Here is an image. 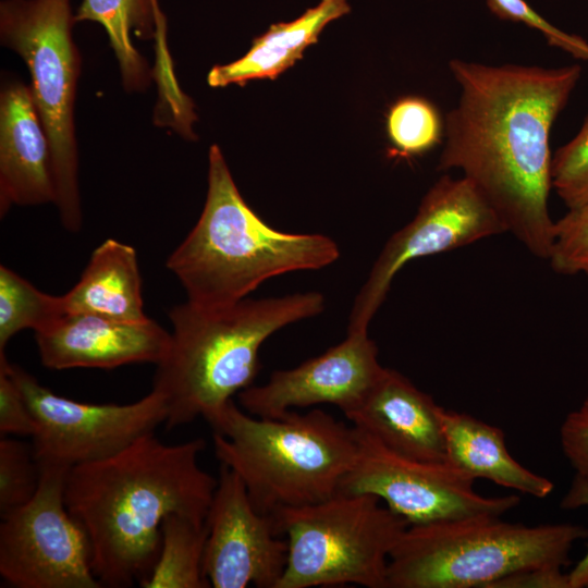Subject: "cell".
Returning <instances> with one entry per match:
<instances>
[{
  "mask_svg": "<svg viewBox=\"0 0 588 588\" xmlns=\"http://www.w3.org/2000/svg\"><path fill=\"white\" fill-rule=\"evenodd\" d=\"M449 68L460 97L445 117L438 170H461L507 232L530 254L548 259L554 225L549 212L550 134L581 68L491 65L461 59H452Z\"/></svg>",
  "mask_w": 588,
  "mask_h": 588,
  "instance_id": "6da1fadb",
  "label": "cell"
},
{
  "mask_svg": "<svg viewBox=\"0 0 588 588\" xmlns=\"http://www.w3.org/2000/svg\"><path fill=\"white\" fill-rule=\"evenodd\" d=\"M205 448L200 438L169 444L151 432L69 469L65 505L87 534L101 586L128 587L150 574L168 515L206 522L218 479L199 465Z\"/></svg>",
  "mask_w": 588,
  "mask_h": 588,
  "instance_id": "7a4b0ae2",
  "label": "cell"
},
{
  "mask_svg": "<svg viewBox=\"0 0 588 588\" xmlns=\"http://www.w3.org/2000/svg\"><path fill=\"white\" fill-rule=\"evenodd\" d=\"M203 211L167 259L188 303L221 308L273 277L317 270L338 260L336 243L318 233H287L266 223L244 200L217 145L208 154Z\"/></svg>",
  "mask_w": 588,
  "mask_h": 588,
  "instance_id": "3957f363",
  "label": "cell"
},
{
  "mask_svg": "<svg viewBox=\"0 0 588 588\" xmlns=\"http://www.w3.org/2000/svg\"><path fill=\"white\" fill-rule=\"evenodd\" d=\"M319 292L244 298L221 308L174 306L170 345L156 365L152 389L166 396V427L207 418L252 385L262 343L284 327L319 315Z\"/></svg>",
  "mask_w": 588,
  "mask_h": 588,
  "instance_id": "277c9868",
  "label": "cell"
},
{
  "mask_svg": "<svg viewBox=\"0 0 588 588\" xmlns=\"http://www.w3.org/2000/svg\"><path fill=\"white\" fill-rule=\"evenodd\" d=\"M206 420L217 458L266 515L335 495L357 456L354 427L321 409L262 418L230 400Z\"/></svg>",
  "mask_w": 588,
  "mask_h": 588,
  "instance_id": "5b68a950",
  "label": "cell"
},
{
  "mask_svg": "<svg viewBox=\"0 0 588 588\" xmlns=\"http://www.w3.org/2000/svg\"><path fill=\"white\" fill-rule=\"evenodd\" d=\"M586 538L580 525L527 526L498 515L408 525L391 552L387 588H491L525 568H563Z\"/></svg>",
  "mask_w": 588,
  "mask_h": 588,
  "instance_id": "8992f818",
  "label": "cell"
},
{
  "mask_svg": "<svg viewBox=\"0 0 588 588\" xmlns=\"http://www.w3.org/2000/svg\"><path fill=\"white\" fill-rule=\"evenodd\" d=\"M71 0H2L0 42L25 63L33 101L47 132L62 225H83L75 102L82 59L73 37Z\"/></svg>",
  "mask_w": 588,
  "mask_h": 588,
  "instance_id": "52a82bcc",
  "label": "cell"
},
{
  "mask_svg": "<svg viewBox=\"0 0 588 588\" xmlns=\"http://www.w3.org/2000/svg\"><path fill=\"white\" fill-rule=\"evenodd\" d=\"M287 561L277 588H387L391 552L408 524L366 493H336L274 515Z\"/></svg>",
  "mask_w": 588,
  "mask_h": 588,
  "instance_id": "ba28073f",
  "label": "cell"
},
{
  "mask_svg": "<svg viewBox=\"0 0 588 588\" xmlns=\"http://www.w3.org/2000/svg\"><path fill=\"white\" fill-rule=\"evenodd\" d=\"M39 466V465H38ZM34 497L0 524V575L17 588H99L86 531L69 512V468L41 465Z\"/></svg>",
  "mask_w": 588,
  "mask_h": 588,
  "instance_id": "9c48e42d",
  "label": "cell"
},
{
  "mask_svg": "<svg viewBox=\"0 0 588 588\" xmlns=\"http://www.w3.org/2000/svg\"><path fill=\"white\" fill-rule=\"evenodd\" d=\"M8 368L36 422L32 448L39 466L70 469L110 457L168 417L166 396L154 389L130 404H90L56 394L17 365Z\"/></svg>",
  "mask_w": 588,
  "mask_h": 588,
  "instance_id": "30bf717a",
  "label": "cell"
},
{
  "mask_svg": "<svg viewBox=\"0 0 588 588\" xmlns=\"http://www.w3.org/2000/svg\"><path fill=\"white\" fill-rule=\"evenodd\" d=\"M507 233L500 216L468 179L442 175L406 225L385 243L354 298L347 332L368 331L395 274L409 261Z\"/></svg>",
  "mask_w": 588,
  "mask_h": 588,
  "instance_id": "8fae6325",
  "label": "cell"
},
{
  "mask_svg": "<svg viewBox=\"0 0 588 588\" xmlns=\"http://www.w3.org/2000/svg\"><path fill=\"white\" fill-rule=\"evenodd\" d=\"M354 429L357 456L339 493L375 495L408 525L474 515L502 516L520 502L515 494H479L474 489L475 480L446 462L403 456L368 433Z\"/></svg>",
  "mask_w": 588,
  "mask_h": 588,
  "instance_id": "7c38bea8",
  "label": "cell"
},
{
  "mask_svg": "<svg viewBox=\"0 0 588 588\" xmlns=\"http://www.w3.org/2000/svg\"><path fill=\"white\" fill-rule=\"evenodd\" d=\"M204 574L210 587L277 588L287 561V541L275 519L253 504L241 478L221 465L206 518Z\"/></svg>",
  "mask_w": 588,
  "mask_h": 588,
  "instance_id": "4fadbf2b",
  "label": "cell"
},
{
  "mask_svg": "<svg viewBox=\"0 0 588 588\" xmlns=\"http://www.w3.org/2000/svg\"><path fill=\"white\" fill-rule=\"evenodd\" d=\"M384 368L368 331L347 332L323 354L273 371L265 384L244 389L238 401L248 414L262 418L316 404H332L347 416L367 397Z\"/></svg>",
  "mask_w": 588,
  "mask_h": 588,
  "instance_id": "5bb4252c",
  "label": "cell"
},
{
  "mask_svg": "<svg viewBox=\"0 0 588 588\" xmlns=\"http://www.w3.org/2000/svg\"><path fill=\"white\" fill-rule=\"evenodd\" d=\"M35 338L47 368L112 369L138 363L158 365L168 352L171 334L150 318L126 322L65 314Z\"/></svg>",
  "mask_w": 588,
  "mask_h": 588,
  "instance_id": "9a60e30c",
  "label": "cell"
},
{
  "mask_svg": "<svg viewBox=\"0 0 588 588\" xmlns=\"http://www.w3.org/2000/svg\"><path fill=\"white\" fill-rule=\"evenodd\" d=\"M51 146L28 84L0 89V215L13 206L54 204Z\"/></svg>",
  "mask_w": 588,
  "mask_h": 588,
  "instance_id": "2e32d148",
  "label": "cell"
},
{
  "mask_svg": "<svg viewBox=\"0 0 588 588\" xmlns=\"http://www.w3.org/2000/svg\"><path fill=\"white\" fill-rule=\"evenodd\" d=\"M442 406L401 372L384 371L363 403L345 416L385 448L424 462H445Z\"/></svg>",
  "mask_w": 588,
  "mask_h": 588,
  "instance_id": "e0dca14e",
  "label": "cell"
},
{
  "mask_svg": "<svg viewBox=\"0 0 588 588\" xmlns=\"http://www.w3.org/2000/svg\"><path fill=\"white\" fill-rule=\"evenodd\" d=\"M445 462L471 479H486L537 499L549 497L553 482L523 466L510 453L505 433L469 414L442 408Z\"/></svg>",
  "mask_w": 588,
  "mask_h": 588,
  "instance_id": "ac0fdd59",
  "label": "cell"
},
{
  "mask_svg": "<svg viewBox=\"0 0 588 588\" xmlns=\"http://www.w3.org/2000/svg\"><path fill=\"white\" fill-rule=\"evenodd\" d=\"M61 297L65 314L126 322L148 319L136 250L113 238L94 249L79 280Z\"/></svg>",
  "mask_w": 588,
  "mask_h": 588,
  "instance_id": "d6986e66",
  "label": "cell"
},
{
  "mask_svg": "<svg viewBox=\"0 0 588 588\" xmlns=\"http://www.w3.org/2000/svg\"><path fill=\"white\" fill-rule=\"evenodd\" d=\"M351 11L348 0H320L291 22L270 26L257 37L240 59L215 65L208 73L211 87L244 85L254 79H273L302 58L305 49L318 40L323 28Z\"/></svg>",
  "mask_w": 588,
  "mask_h": 588,
  "instance_id": "ffe728a7",
  "label": "cell"
},
{
  "mask_svg": "<svg viewBox=\"0 0 588 588\" xmlns=\"http://www.w3.org/2000/svg\"><path fill=\"white\" fill-rule=\"evenodd\" d=\"M75 21L102 26L126 93H144L149 88L155 74L133 44V36L164 46L167 22L158 0H82Z\"/></svg>",
  "mask_w": 588,
  "mask_h": 588,
  "instance_id": "44dd1931",
  "label": "cell"
},
{
  "mask_svg": "<svg viewBox=\"0 0 588 588\" xmlns=\"http://www.w3.org/2000/svg\"><path fill=\"white\" fill-rule=\"evenodd\" d=\"M208 529L206 522L180 514L168 515L161 525L159 556L143 588L210 587L204 574Z\"/></svg>",
  "mask_w": 588,
  "mask_h": 588,
  "instance_id": "7402d4cb",
  "label": "cell"
},
{
  "mask_svg": "<svg viewBox=\"0 0 588 588\" xmlns=\"http://www.w3.org/2000/svg\"><path fill=\"white\" fill-rule=\"evenodd\" d=\"M65 315L62 297L47 294L8 267L0 266V353L19 332H40Z\"/></svg>",
  "mask_w": 588,
  "mask_h": 588,
  "instance_id": "603a6c76",
  "label": "cell"
},
{
  "mask_svg": "<svg viewBox=\"0 0 588 588\" xmlns=\"http://www.w3.org/2000/svg\"><path fill=\"white\" fill-rule=\"evenodd\" d=\"M442 133L444 122L427 99L401 98L387 114V134L396 156L408 158L424 154L440 142Z\"/></svg>",
  "mask_w": 588,
  "mask_h": 588,
  "instance_id": "cb8c5ba5",
  "label": "cell"
},
{
  "mask_svg": "<svg viewBox=\"0 0 588 588\" xmlns=\"http://www.w3.org/2000/svg\"><path fill=\"white\" fill-rule=\"evenodd\" d=\"M40 469L33 448L10 439L0 440V513L1 517L26 504L35 494Z\"/></svg>",
  "mask_w": 588,
  "mask_h": 588,
  "instance_id": "d4e9b609",
  "label": "cell"
},
{
  "mask_svg": "<svg viewBox=\"0 0 588 588\" xmlns=\"http://www.w3.org/2000/svg\"><path fill=\"white\" fill-rule=\"evenodd\" d=\"M551 184L568 209L588 203V114L578 133L552 156Z\"/></svg>",
  "mask_w": 588,
  "mask_h": 588,
  "instance_id": "484cf974",
  "label": "cell"
},
{
  "mask_svg": "<svg viewBox=\"0 0 588 588\" xmlns=\"http://www.w3.org/2000/svg\"><path fill=\"white\" fill-rule=\"evenodd\" d=\"M563 275L588 277V203L569 208L554 221L553 240L547 259Z\"/></svg>",
  "mask_w": 588,
  "mask_h": 588,
  "instance_id": "4316f807",
  "label": "cell"
},
{
  "mask_svg": "<svg viewBox=\"0 0 588 588\" xmlns=\"http://www.w3.org/2000/svg\"><path fill=\"white\" fill-rule=\"evenodd\" d=\"M487 5L501 20L524 23L540 32L550 46L588 62V42L585 39L554 27L525 0H487Z\"/></svg>",
  "mask_w": 588,
  "mask_h": 588,
  "instance_id": "83f0119b",
  "label": "cell"
},
{
  "mask_svg": "<svg viewBox=\"0 0 588 588\" xmlns=\"http://www.w3.org/2000/svg\"><path fill=\"white\" fill-rule=\"evenodd\" d=\"M8 358L0 353V432L33 437L36 431V422L33 414L9 368Z\"/></svg>",
  "mask_w": 588,
  "mask_h": 588,
  "instance_id": "f1b7e54d",
  "label": "cell"
},
{
  "mask_svg": "<svg viewBox=\"0 0 588 588\" xmlns=\"http://www.w3.org/2000/svg\"><path fill=\"white\" fill-rule=\"evenodd\" d=\"M560 441L575 475L588 479V396L564 418Z\"/></svg>",
  "mask_w": 588,
  "mask_h": 588,
  "instance_id": "f546056e",
  "label": "cell"
},
{
  "mask_svg": "<svg viewBox=\"0 0 588 588\" xmlns=\"http://www.w3.org/2000/svg\"><path fill=\"white\" fill-rule=\"evenodd\" d=\"M491 588H569V583L561 567H531L498 580Z\"/></svg>",
  "mask_w": 588,
  "mask_h": 588,
  "instance_id": "4dcf8cb0",
  "label": "cell"
},
{
  "mask_svg": "<svg viewBox=\"0 0 588 588\" xmlns=\"http://www.w3.org/2000/svg\"><path fill=\"white\" fill-rule=\"evenodd\" d=\"M560 505L565 510L588 507V479L575 475ZM567 575L569 588H588V547L584 556Z\"/></svg>",
  "mask_w": 588,
  "mask_h": 588,
  "instance_id": "1f68e13d",
  "label": "cell"
}]
</instances>
